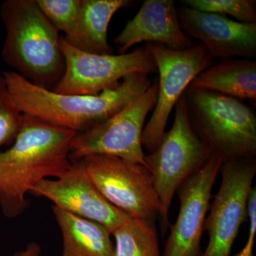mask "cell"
Listing matches in <instances>:
<instances>
[{
  "mask_svg": "<svg viewBox=\"0 0 256 256\" xmlns=\"http://www.w3.org/2000/svg\"><path fill=\"white\" fill-rule=\"evenodd\" d=\"M76 134L23 114L14 142L0 150V207L4 216L22 214L28 205L26 194L37 184L58 178L68 169Z\"/></svg>",
  "mask_w": 256,
  "mask_h": 256,
  "instance_id": "6da1fadb",
  "label": "cell"
},
{
  "mask_svg": "<svg viewBox=\"0 0 256 256\" xmlns=\"http://www.w3.org/2000/svg\"><path fill=\"white\" fill-rule=\"evenodd\" d=\"M2 76L22 114L76 133L110 118L152 84L149 74H133L98 95H64L38 86L14 72H3Z\"/></svg>",
  "mask_w": 256,
  "mask_h": 256,
  "instance_id": "7a4b0ae2",
  "label": "cell"
},
{
  "mask_svg": "<svg viewBox=\"0 0 256 256\" xmlns=\"http://www.w3.org/2000/svg\"><path fill=\"white\" fill-rule=\"evenodd\" d=\"M0 18L5 63L28 82L53 90L65 70L60 32L36 0H6L0 5Z\"/></svg>",
  "mask_w": 256,
  "mask_h": 256,
  "instance_id": "3957f363",
  "label": "cell"
},
{
  "mask_svg": "<svg viewBox=\"0 0 256 256\" xmlns=\"http://www.w3.org/2000/svg\"><path fill=\"white\" fill-rule=\"evenodd\" d=\"M192 128L223 162L256 158V114L242 100L188 86L184 92Z\"/></svg>",
  "mask_w": 256,
  "mask_h": 256,
  "instance_id": "277c9868",
  "label": "cell"
},
{
  "mask_svg": "<svg viewBox=\"0 0 256 256\" xmlns=\"http://www.w3.org/2000/svg\"><path fill=\"white\" fill-rule=\"evenodd\" d=\"M174 112L172 128L164 132L156 150L144 158L164 223H168L170 205L178 188L201 169L212 154L190 124L184 94L175 105Z\"/></svg>",
  "mask_w": 256,
  "mask_h": 256,
  "instance_id": "5b68a950",
  "label": "cell"
},
{
  "mask_svg": "<svg viewBox=\"0 0 256 256\" xmlns=\"http://www.w3.org/2000/svg\"><path fill=\"white\" fill-rule=\"evenodd\" d=\"M158 90L156 78L146 92L110 118L76 133L70 144V161L100 154L117 156L146 168L142 134L146 116L156 106Z\"/></svg>",
  "mask_w": 256,
  "mask_h": 256,
  "instance_id": "8992f818",
  "label": "cell"
},
{
  "mask_svg": "<svg viewBox=\"0 0 256 256\" xmlns=\"http://www.w3.org/2000/svg\"><path fill=\"white\" fill-rule=\"evenodd\" d=\"M65 60L63 76L53 92L64 95L95 96L112 89L121 80L137 73L156 72L148 44L122 54H96L77 50L60 37Z\"/></svg>",
  "mask_w": 256,
  "mask_h": 256,
  "instance_id": "52a82bcc",
  "label": "cell"
},
{
  "mask_svg": "<svg viewBox=\"0 0 256 256\" xmlns=\"http://www.w3.org/2000/svg\"><path fill=\"white\" fill-rule=\"evenodd\" d=\"M78 160L96 188L112 206L134 220H156L161 204L152 176L146 166L100 154Z\"/></svg>",
  "mask_w": 256,
  "mask_h": 256,
  "instance_id": "ba28073f",
  "label": "cell"
},
{
  "mask_svg": "<svg viewBox=\"0 0 256 256\" xmlns=\"http://www.w3.org/2000/svg\"><path fill=\"white\" fill-rule=\"evenodd\" d=\"M148 44L159 73L156 106L142 134V148L150 153L159 144L178 99L198 74L213 65L215 58L202 44L182 50L159 44Z\"/></svg>",
  "mask_w": 256,
  "mask_h": 256,
  "instance_id": "9c48e42d",
  "label": "cell"
},
{
  "mask_svg": "<svg viewBox=\"0 0 256 256\" xmlns=\"http://www.w3.org/2000/svg\"><path fill=\"white\" fill-rule=\"evenodd\" d=\"M220 172V188L204 223L208 245L200 256L230 255L239 228L247 218L248 202L256 173V158L225 162Z\"/></svg>",
  "mask_w": 256,
  "mask_h": 256,
  "instance_id": "30bf717a",
  "label": "cell"
},
{
  "mask_svg": "<svg viewBox=\"0 0 256 256\" xmlns=\"http://www.w3.org/2000/svg\"><path fill=\"white\" fill-rule=\"evenodd\" d=\"M222 163V158L212 153L201 169L178 188L180 210L166 242L164 256H201V239L212 188Z\"/></svg>",
  "mask_w": 256,
  "mask_h": 256,
  "instance_id": "8fae6325",
  "label": "cell"
},
{
  "mask_svg": "<svg viewBox=\"0 0 256 256\" xmlns=\"http://www.w3.org/2000/svg\"><path fill=\"white\" fill-rule=\"evenodd\" d=\"M30 194L50 200L54 206L104 226L112 234L129 220L128 216L112 206L92 182L80 160L72 161L58 178H46L37 184Z\"/></svg>",
  "mask_w": 256,
  "mask_h": 256,
  "instance_id": "7c38bea8",
  "label": "cell"
},
{
  "mask_svg": "<svg viewBox=\"0 0 256 256\" xmlns=\"http://www.w3.org/2000/svg\"><path fill=\"white\" fill-rule=\"evenodd\" d=\"M178 20L188 37L201 42L214 58L222 60L256 54V23H242L215 13L184 6L178 10Z\"/></svg>",
  "mask_w": 256,
  "mask_h": 256,
  "instance_id": "4fadbf2b",
  "label": "cell"
},
{
  "mask_svg": "<svg viewBox=\"0 0 256 256\" xmlns=\"http://www.w3.org/2000/svg\"><path fill=\"white\" fill-rule=\"evenodd\" d=\"M142 42L159 44L174 50L194 45L181 28L173 0H146L114 40L120 54L128 53L130 48Z\"/></svg>",
  "mask_w": 256,
  "mask_h": 256,
  "instance_id": "5bb4252c",
  "label": "cell"
},
{
  "mask_svg": "<svg viewBox=\"0 0 256 256\" xmlns=\"http://www.w3.org/2000/svg\"><path fill=\"white\" fill-rule=\"evenodd\" d=\"M256 105V62L249 58H228L213 64L190 85Z\"/></svg>",
  "mask_w": 256,
  "mask_h": 256,
  "instance_id": "9a60e30c",
  "label": "cell"
},
{
  "mask_svg": "<svg viewBox=\"0 0 256 256\" xmlns=\"http://www.w3.org/2000/svg\"><path fill=\"white\" fill-rule=\"evenodd\" d=\"M129 0H82L80 16L69 44L77 50L96 54H111L108 42V28L114 15L130 4Z\"/></svg>",
  "mask_w": 256,
  "mask_h": 256,
  "instance_id": "2e32d148",
  "label": "cell"
},
{
  "mask_svg": "<svg viewBox=\"0 0 256 256\" xmlns=\"http://www.w3.org/2000/svg\"><path fill=\"white\" fill-rule=\"evenodd\" d=\"M53 212L63 239L60 256H114L112 234L104 226L56 206Z\"/></svg>",
  "mask_w": 256,
  "mask_h": 256,
  "instance_id": "e0dca14e",
  "label": "cell"
},
{
  "mask_svg": "<svg viewBox=\"0 0 256 256\" xmlns=\"http://www.w3.org/2000/svg\"><path fill=\"white\" fill-rule=\"evenodd\" d=\"M156 220L129 218L112 233L114 256H160Z\"/></svg>",
  "mask_w": 256,
  "mask_h": 256,
  "instance_id": "ac0fdd59",
  "label": "cell"
},
{
  "mask_svg": "<svg viewBox=\"0 0 256 256\" xmlns=\"http://www.w3.org/2000/svg\"><path fill=\"white\" fill-rule=\"evenodd\" d=\"M188 8L230 16L242 23H256V0H182Z\"/></svg>",
  "mask_w": 256,
  "mask_h": 256,
  "instance_id": "d6986e66",
  "label": "cell"
},
{
  "mask_svg": "<svg viewBox=\"0 0 256 256\" xmlns=\"http://www.w3.org/2000/svg\"><path fill=\"white\" fill-rule=\"evenodd\" d=\"M44 14L68 40L74 34L80 16L82 0H36Z\"/></svg>",
  "mask_w": 256,
  "mask_h": 256,
  "instance_id": "ffe728a7",
  "label": "cell"
},
{
  "mask_svg": "<svg viewBox=\"0 0 256 256\" xmlns=\"http://www.w3.org/2000/svg\"><path fill=\"white\" fill-rule=\"evenodd\" d=\"M23 114L18 108L0 76V148L10 146L18 136L22 122Z\"/></svg>",
  "mask_w": 256,
  "mask_h": 256,
  "instance_id": "44dd1931",
  "label": "cell"
},
{
  "mask_svg": "<svg viewBox=\"0 0 256 256\" xmlns=\"http://www.w3.org/2000/svg\"><path fill=\"white\" fill-rule=\"evenodd\" d=\"M41 252L42 247L40 244L32 242L28 244L24 250L16 252L14 256H40Z\"/></svg>",
  "mask_w": 256,
  "mask_h": 256,
  "instance_id": "7402d4cb",
  "label": "cell"
},
{
  "mask_svg": "<svg viewBox=\"0 0 256 256\" xmlns=\"http://www.w3.org/2000/svg\"><path fill=\"white\" fill-rule=\"evenodd\" d=\"M254 242L247 240L246 244L242 252L234 256H254L252 249H254Z\"/></svg>",
  "mask_w": 256,
  "mask_h": 256,
  "instance_id": "603a6c76",
  "label": "cell"
}]
</instances>
